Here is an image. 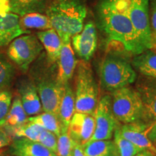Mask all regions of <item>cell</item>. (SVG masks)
Masks as SVG:
<instances>
[{"mask_svg": "<svg viewBox=\"0 0 156 156\" xmlns=\"http://www.w3.org/2000/svg\"><path fill=\"white\" fill-rule=\"evenodd\" d=\"M75 78V112L93 114L98 102V87L87 62L77 63Z\"/></svg>", "mask_w": 156, "mask_h": 156, "instance_id": "obj_5", "label": "cell"}, {"mask_svg": "<svg viewBox=\"0 0 156 156\" xmlns=\"http://www.w3.org/2000/svg\"><path fill=\"white\" fill-rule=\"evenodd\" d=\"M46 13L58 36L72 37L83 30L87 9L82 0H50Z\"/></svg>", "mask_w": 156, "mask_h": 156, "instance_id": "obj_3", "label": "cell"}, {"mask_svg": "<svg viewBox=\"0 0 156 156\" xmlns=\"http://www.w3.org/2000/svg\"><path fill=\"white\" fill-rule=\"evenodd\" d=\"M11 144V136L2 128H0V151Z\"/></svg>", "mask_w": 156, "mask_h": 156, "instance_id": "obj_33", "label": "cell"}, {"mask_svg": "<svg viewBox=\"0 0 156 156\" xmlns=\"http://www.w3.org/2000/svg\"><path fill=\"white\" fill-rule=\"evenodd\" d=\"M155 50H156V49H155Z\"/></svg>", "mask_w": 156, "mask_h": 156, "instance_id": "obj_39", "label": "cell"}, {"mask_svg": "<svg viewBox=\"0 0 156 156\" xmlns=\"http://www.w3.org/2000/svg\"><path fill=\"white\" fill-rule=\"evenodd\" d=\"M30 74L40 97L43 111L58 117L64 85L57 80L56 64H51L46 58H41L31 67Z\"/></svg>", "mask_w": 156, "mask_h": 156, "instance_id": "obj_2", "label": "cell"}, {"mask_svg": "<svg viewBox=\"0 0 156 156\" xmlns=\"http://www.w3.org/2000/svg\"><path fill=\"white\" fill-rule=\"evenodd\" d=\"M9 152L14 156H58L40 142L18 137L10 144Z\"/></svg>", "mask_w": 156, "mask_h": 156, "instance_id": "obj_17", "label": "cell"}, {"mask_svg": "<svg viewBox=\"0 0 156 156\" xmlns=\"http://www.w3.org/2000/svg\"><path fill=\"white\" fill-rule=\"evenodd\" d=\"M149 17L151 34V49H156V0H149Z\"/></svg>", "mask_w": 156, "mask_h": 156, "instance_id": "obj_32", "label": "cell"}, {"mask_svg": "<svg viewBox=\"0 0 156 156\" xmlns=\"http://www.w3.org/2000/svg\"><path fill=\"white\" fill-rule=\"evenodd\" d=\"M57 138V155L73 156V141L69 137V133H68V128L61 126V132Z\"/></svg>", "mask_w": 156, "mask_h": 156, "instance_id": "obj_29", "label": "cell"}, {"mask_svg": "<svg viewBox=\"0 0 156 156\" xmlns=\"http://www.w3.org/2000/svg\"><path fill=\"white\" fill-rule=\"evenodd\" d=\"M28 118V116L23 108L20 96L17 95L15 97L11 105L5 126L13 129L25 124Z\"/></svg>", "mask_w": 156, "mask_h": 156, "instance_id": "obj_25", "label": "cell"}, {"mask_svg": "<svg viewBox=\"0 0 156 156\" xmlns=\"http://www.w3.org/2000/svg\"><path fill=\"white\" fill-rule=\"evenodd\" d=\"M75 113V91L68 83L64 85V90L62 95L58 111V119L62 127H69L70 121Z\"/></svg>", "mask_w": 156, "mask_h": 156, "instance_id": "obj_19", "label": "cell"}, {"mask_svg": "<svg viewBox=\"0 0 156 156\" xmlns=\"http://www.w3.org/2000/svg\"><path fill=\"white\" fill-rule=\"evenodd\" d=\"M18 95L27 116H33L43 112L41 102L36 85L30 78H22L17 85Z\"/></svg>", "mask_w": 156, "mask_h": 156, "instance_id": "obj_14", "label": "cell"}, {"mask_svg": "<svg viewBox=\"0 0 156 156\" xmlns=\"http://www.w3.org/2000/svg\"><path fill=\"white\" fill-rule=\"evenodd\" d=\"M10 12L9 0H0V15H5Z\"/></svg>", "mask_w": 156, "mask_h": 156, "instance_id": "obj_35", "label": "cell"}, {"mask_svg": "<svg viewBox=\"0 0 156 156\" xmlns=\"http://www.w3.org/2000/svg\"><path fill=\"white\" fill-rule=\"evenodd\" d=\"M12 101V95L9 90L0 93V128L5 126Z\"/></svg>", "mask_w": 156, "mask_h": 156, "instance_id": "obj_30", "label": "cell"}, {"mask_svg": "<svg viewBox=\"0 0 156 156\" xmlns=\"http://www.w3.org/2000/svg\"><path fill=\"white\" fill-rule=\"evenodd\" d=\"M37 37L44 48L46 58L51 64H56L62 48V39L54 28L37 33Z\"/></svg>", "mask_w": 156, "mask_h": 156, "instance_id": "obj_18", "label": "cell"}, {"mask_svg": "<svg viewBox=\"0 0 156 156\" xmlns=\"http://www.w3.org/2000/svg\"><path fill=\"white\" fill-rule=\"evenodd\" d=\"M134 156H156V155L153 153H152L151 151L145 150V151H142L140 152V153H138Z\"/></svg>", "mask_w": 156, "mask_h": 156, "instance_id": "obj_37", "label": "cell"}, {"mask_svg": "<svg viewBox=\"0 0 156 156\" xmlns=\"http://www.w3.org/2000/svg\"><path fill=\"white\" fill-rule=\"evenodd\" d=\"M130 20L142 50L151 49L149 0H129Z\"/></svg>", "mask_w": 156, "mask_h": 156, "instance_id": "obj_9", "label": "cell"}, {"mask_svg": "<svg viewBox=\"0 0 156 156\" xmlns=\"http://www.w3.org/2000/svg\"><path fill=\"white\" fill-rule=\"evenodd\" d=\"M113 138V142L116 150V156H134L140 152L145 151L134 145L121 135L118 127L115 130Z\"/></svg>", "mask_w": 156, "mask_h": 156, "instance_id": "obj_26", "label": "cell"}, {"mask_svg": "<svg viewBox=\"0 0 156 156\" xmlns=\"http://www.w3.org/2000/svg\"><path fill=\"white\" fill-rule=\"evenodd\" d=\"M0 156H5V155H4V151H0Z\"/></svg>", "mask_w": 156, "mask_h": 156, "instance_id": "obj_38", "label": "cell"}, {"mask_svg": "<svg viewBox=\"0 0 156 156\" xmlns=\"http://www.w3.org/2000/svg\"><path fill=\"white\" fill-rule=\"evenodd\" d=\"M42 44L38 37L24 34L15 38L9 44L7 56L23 73H26L43 51Z\"/></svg>", "mask_w": 156, "mask_h": 156, "instance_id": "obj_7", "label": "cell"}, {"mask_svg": "<svg viewBox=\"0 0 156 156\" xmlns=\"http://www.w3.org/2000/svg\"><path fill=\"white\" fill-rule=\"evenodd\" d=\"M27 122L37 124L44 129L53 132L57 136V137L61 132V124L59 120L56 115L51 113L44 112V113H41L36 116H29Z\"/></svg>", "mask_w": 156, "mask_h": 156, "instance_id": "obj_23", "label": "cell"}, {"mask_svg": "<svg viewBox=\"0 0 156 156\" xmlns=\"http://www.w3.org/2000/svg\"><path fill=\"white\" fill-rule=\"evenodd\" d=\"M124 54L119 51L109 52L100 64L101 86L108 92L130 86L137 78L131 62L124 57Z\"/></svg>", "mask_w": 156, "mask_h": 156, "instance_id": "obj_4", "label": "cell"}, {"mask_svg": "<svg viewBox=\"0 0 156 156\" xmlns=\"http://www.w3.org/2000/svg\"><path fill=\"white\" fill-rule=\"evenodd\" d=\"M131 64L136 73L145 77L156 78V50L147 49L134 56Z\"/></svg>", "mask_w": 156, "mask_h": 156, "instance_id": "obj_20", "label": "cell"}, {"mask_svg": "<svg viewBox=\"0 0 156 156\" xmlns=\"http://www.w3.org/2000/svg\"><path fill=\"white\" fill-rule=\"evenodd\" d=\"M110 96L112 112L120 124L142 122L143 108L134 87L128 86L116 90Z\"/></svg>", "mask_w": 156, "mask_h": 156, "instance_id": "obj_6", "label": "cell"}, {"mask_svg": "<svg viewBox=\"0 0 156 156\" xmlns=\"http://www.w3.org/2000/svg\"><path fill=\"white\" fill-rule=\"evenodd\" d=\"M73 156H85L82 146L75 143V142H73Z\"/></svg>", "mask_w": 156, "mask_h": 156, "instance_id": "obj_36", "label": "cell"}, {"mask_svg": "<svg viewBox=\"0 0 156 156\" xmlns=\"http://www.w3.org/2000/svg\"><path fill=\"white\" fill-rule=\"evenodd\" d=\"M85 156H116V150L112 140H90L82 146Z\"/></svg>", "mask_w": 156, "mask_h": 156, "instance_id": "obj_21", "label": "cell"}, {"mask_svg": "<svg viewBox=\"0 0 156 156\" xmlns=\"http://www.w3.org/2000/svg\"><path fill=\"white\" fill-rule=\"evenodd\" d=\"M95 131L93 114L75 112L70 121L68 133L73 142L83 146L91 140Z\"/></svg>", "mask_w": 156, "mask_h": 156, "instance_id": "obj_13", "label": "cell"}, {"mask_svg": "<svg viewBox=\"0 0 156 156\" xmlns=\"http://www.w3.org/2000/svg\"><path fill=\"white\" fill-rule=\"evenodd\" d=\"M15 75L14 66L2 54H0V93L8 90Z\"/></svg>", "mask_w": 156, "mask_h": 156, "instance_id": "obj_27", "label": "cell"}, {"mask_svg": "<svg viewBox=\"0 0 156 156\" xmlns=\"http://www.w3.org/2000/svg\"><path fill=\"white\" fill-rule=\"evenodd\" d=\"M93 115L95 119V131L90 140L112 139L120 123L112 112L110 95H105L99 99Z\"/></svg>", "mask_w": 156, "mask_h": 156, "instance_id": "obj_8", "label": "cell"}, {"mask_svg": "<svg viewBox=\"0 0 156 156\" xmlns=\"http://www.w3.org/2000/svg\"><path fill=\"white\" fill-rule=\"evenodd\" d=\"M129 9V0H101L98 17L108 43L119 45L124 53L134 56L144 51L130 20Z\"/></svg>", "mask_w": 156, "mask_h": 156, "instance_id": "obj_1", "label": "cell"}, {"mask_svg": "<svg viewBox=\"0 0 156 156\" xmlns=\"http://www.w3.org/2000/svg\"><path fill=\"white\" fill-rule=\"evenodd\" d=\"M13 134L16 137L25 138L38 142L44 129L37 124L26 122L22 126L13 129Z\"/></svg>", "mask_w": 156, "mask_h": 156, "instance_id": "obj_28", "label": "cell"}, {"mask_svg": "<svg viewBox=\"0 0 156 156\" xmlns=\"http://www.w3.org/2000/svg\"><path fill=\"white\" fill-rule=\"evenodd\" d=\"M20 19L19 15L12 12L0 15V48L9 45L17 37L30 34V30L21 27Z\"/></svg>", "mask_w": 156, "mask_h": 156, "instance_id": "obj_16", "label": "cell"}, {"mask_svg": "<svg viewBox=\"0 0 156 156\" xmlns=\"http://www.w3.org/2000/svg\"><path fill=\"white\" fill-rule=\"evenodd\" d=\"M38 142H40L44 147L48 148L49 151L57 155L58 138L57 136L53 132L44 129L39 137Z\"/></svg>", "mask_w": 156, "mask_h": 156, "instance_id": "obj_31", "label": "cell"}, {"mask_svg": "<svg viewBox=\"0 0 156 156\" xmlns=\"http://www.w3.org/2000/svg\"><path fill=\"white\" fill-rule=\"evenodd\" d=\"M97 30L92 22L83 26L79 34L72 36V44L75 53L83 61L88 62L94 54L97 48Z\"/></svg>", "mask_w": 156, "mask_h": 156, "instance_id": "obj_11", "label": "cell"}, {"mask_svg": "<svg viewBox=\"0 0 156 156\" xmlns=\"http://www.w3.org/2000/svg\"><path fill=\"white\" fill-rule=\"evenodd\" d=\"M60 38L62 39V48L56 62L57 80L62 85H64L69 83L74 75L77 61L71 45V36L64 35Z\"/></svg>", "mask_w": 156, "mask_h": 156, "instance_id": "obj_12", "label": "cell"}, {"mask_svg": "<svg viewBox=\"0 0 156 156\" xmlns=\"http://www.w3.org/2000/svg\"><path fill=\"white\" fill-rule=\"evenodd\" d=\"M135 82L143 108L142 122L150 126L156 121V78L141 75Z\"/></svg>", "mask_w": 156, "mask_h": 156, "instance_id": "obj_10", "label": "cell"}, {"mask_svg": "<svg viewBox=\"0 0 156 156\" xmlns=\"http://www.w3.org/2000/svg\"><path fill=\"white\" fill-rule=\"evenodd\" d=\"M20 23L21 27L27 30L28 29L46 30L53 28L47 15L40 12L28 13L21 16Z\"/></svg>", "mask_w": 156, "mask_h": 156, "instance_id": "obj_24", "label": "cell"}, {"mask_svg": "<svg viewBox=\"0 0 156 156\" xmlns=\"http://www.w3.org/2000/svg\"><path fill=\"white\" fill-rule=\"evenodd\" d=\"M148 140L156 147V121L151 124L147 128V132H146Z\"/></svg>", "mask_w": 156, "mask_h": 156, "instance_id": "obj_34", "label": "cell"}, {"mask_svg": "<svg viewBox=\"0 0 156 156\" xmlns=\"http://www.w3.org/2000/svg\"><path fill=\"white\" fill-rule=\"evenodd\" d=\"M10 12L20 17L32 12H41L46 8L47 0H9Z\"/></svg>", "mask_w": 156, "mask_h": 156, "instance_id": "obj_22", "label": "cell"}, {"mask_svg": "<svg viewBox=\"0 0 156 156\" xmlns=\"http://www.w3.org/2000/svg\"><path fill=\"white\" fill-rule=\"evenodd\" d=\"M148 127L149 125L145 122H136L125 124H120L118 130L121 135L134 145L142 150L151 151L156 155V147L148 140L146 134Z\"/></svg>", "mask_w": 156, "mask_h": 156, "instance_id": "obj_15", "label": "cell"}]
</instances>
